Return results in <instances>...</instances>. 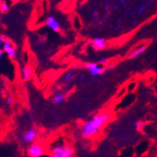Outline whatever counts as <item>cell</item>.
Wrapping results in <instances>:
<instances>
[{"mask_svg":"<svg viewBox=\"0 0 157 157\" xmlns=\"http://www.w3.org/2000/svg\"><path fill=\"white\" fill-rule=\"evenodd\" d=\"M109 6H110V2H107L105 4H104V6H105L106 8H108V7H109Z\"/></svg>","mask_w":157,"mask_h":157,"instance_id":"ffe728a7","label":"cell"},{"mask_svg":"<svg viewBox=\"0 0 157 157\" xmlns=\"http://www.w3.org/2000/svg\"><path fill=\"white\" fill-rule=\"evenodd\" d=\"M147 44L141 45L140 48L135 49L134 51H132V52H131L130 54L128 56V59H134L136 58V57H137V56H140V55H142L143 53L147 50Z\"/></svg>","mask_w":157,"mask_h":157,"instance_id":"30bf717a","label":"cell"},{"mask_svg":"<svg viewBox=\"0 0 157 157\" xmlns=\"http://www.w3.org/2000/svg\"><path fill=\"white\" fill-rule=\"evenodd\" d=\"M3 50H0V58H2V54H3Z\"/></svg>","mask_w":157,"mask_h":157,"instance_id":"603a6c76","label":"cell"},{"mask_svg":"<svg viewBox=\"0 0 157 157\" xmlns=\"http://www.w3.org/2000/svg\"><path fill=\"white\" fill-rule=\"evenodd\" d=\"M6 40H7V38H6V36H4V35H1V36H0V44H1V46L3 45V44H4Z\"/></svg>","mask_w":157,"mask_h":157,"instance_id":"e0dca14e","label":"cell"},{"mask_svg":"<svg viewBox=\"0 0 157 157\" xmlns=\"http://www.w3.org/2000/svg\"><path fill=\"white\" fill-rule=\"evenodd\" d=\"M149 5H150V3H149L147 1H146L144 4L141 5V6L138 8V10H136V12L138 13V15H142V14H144V12L145 10H147V8L148 7Z\"/></svg>","mask_w":157,"mask_h":157,"instance_id":"5bb4252c","label":"cell"},{"mask_svg":"<svg viewBox=\"0 0 157 157\" xmlns=\"http://www.w3.org/2000/svg\"><path fill=\"white\" fill-rule=\"evenodd\" d=\"M38 132L35 128H30L21 137V140L25 144H32L36 140Z\"/></svg>","mask_w":157,"mask_h":157,"instance_id":"8992f818","label":"cell"},{"mask_svg":"<svg viewBox=\"0 0 157 157\" xmlns=\"http://www.w3.org/2000/svg\"><path fill=\"white\" fill-rule=\"evenodd\" d=\"M76 75V71L75 70H70L68 71L66 74L64 75L63 76V84L65 86H67V85L70 84L71 83V81L73 80L74 77Z\"/></svg>","mask_w":157,"mask_h":157,"instance_id":"8fae6325","label":"cell"},{"mask_svg":"<svg viewBox=\"0 0 157 157\" xmlns=\"http://www.w3.org/2000/svg\"><path fill=\"white\" fill-rule=\"evenodd\" d=\"M99 24L101 25V26H103V25L105 24V23L104 22H99Z\"/></svg>","mask_w":157,"mask_h":157,"instance_id":"cb8c5ba5","label":"cell"},{"mask_svg":"<svg viewBox=\"0 0 157 157\" xmlns=\"http://www.w3.org/2000/svg\"><path fill=\"white\" fill-rule=\"evenodd\" d=\"M65 98H66V96L63 92H58L54 95L52 101H53V103L55 105H59L65 100Z\"/></svg>","mask_w":157,"mask_h":157,"instance_id":"7c38bea8","label":"cell"},{"mask_svg":"<svg viewBox=\"0 0 157 157\" xmlns=\"http://www.w3.org/2000/svg\"><path fill=\"white\" fill-rule=\"evenodd\" d=\"M2 50H3V52H4L10 59H15V57H16V50H15V48H14L13 44L9 41L8 39H7L4 44H3V45H2Z\"/></svg>","mask_w":157,"mask_h":157,"instance_id":"ba28073f","label":"cell"},{"mask_svg":"<svg viewBox=\"0 0 157 157\" xmlns=\"http://www.w3.org/2000/svg\"><path fill=\"white\" fill-rule=\"evenodd\" d=\"M52 157H73L75 150L71 146L64 144H58L51 149Z\"/></svg>","mask_w":157,"mask_h":157,"instance_id":"7a4b0ae2","label":"cell"},{"mask_svg":"<svg viewBox=\"0 0 157 157\" xmlns=\"http://www.w3.org/2000/svg\"><path fill=\"white\" fill-rule=\"evenodd\" d=\"M45 26L50 30H52L54 32H59L61 31V26L60 23H59L58 20L56 19V17L50 15L46 18L45 21H44Z\"/></svg>","mask_w":157,"mask_h":157,"instance_id":"277c9868","label":"cell"},{"mask_svg":"<svg viewBox=\"0 0 157 157\" xmlns=\"http://www.w3.org/2000/svg\"><path fill=\"white\" fill-rule=\"evenodd\" d=\"M120 2L123 5H126L127 4V0H120Z\"/></svg>","mask_w":157,"mask_h":157,"instance_id":"d6986e66","label":"cell"},{"mask_svg":"<svg viewBox=\"0 0 157 157\" xmlns=\"http://www.w3.org/2000/svg\"><path fill=\"white\" fill-rule=\"evenodd\" d=\"M12 103H13L12 97L9 95V96H7V97L6 98V99H5V103H6V105L10 106V105H11V104H12Z\"/></svg>","mask_w":157,"mask_h":157,"instance_id":"2e32d148","label":"cell"},{"mask_svg":"<svg viewBox=\"0 0 157 157\" xmlns=\"http://www.w3.org/2000/svg\"><path fill=\"white\" fill-rule=\"evenodd\" d=\"M107 63H108V59H107L106 58L100 59L99 61V63L100 64V65H102V66H103V65H106V64H107Z\"/></svg>","mask_w":157,"mask_h":157,"instance_id":"ac0fdd59","label":"cell"},{"mask_svg":"<svg viewBox=\"0 0 157 157\" xmlns=\"http://www.w3.org/2000/svg\"><path fill=\"white\" fill-rule=\"evenodd\" d=\"M90 45L97 52L99 51H102V50L105 49L107 45H108V43L106 41L105 39L100 37L95 38L94 39H92V41L90 43Z\"/></svg>","mask_w":157,"mask_h":157,"instance_id":"52a82bcc","label":"cell"},{"mask_svg":"<svg viewBox=\"0 0 157 157\" xmlns=\"http://www.w3.org/2000/svg\"><path fill=\"white\" fill-rule=\"evenodd\" d=\"M109 117L110 116L107 113H99L94 116L82 126V136L85 138H91L96 136L103 125L108 122Z\"/></svg>","mask_w":157,"mask_h":157,"instance_id":"6da1fadb","label":"cell"},{"mask_svg":"<svg viewBox=\"0 0 157 157\" xmlns=\"http://www.w3.org/2000/svg\"><path fill=\"white\" fill-rule=\"evenodd\" d=\"M120 24L117 25V26H116V28H115V29H114V31H117V30L120 29Z\"/></svg>","mask_w":157,"mask_h":157,"instance_id":"7402d4cb","label":"cell"},{"mask_svg":"<svg viewBox=\"0 0 157 157\" xmlns=\"http://www.w3.org/2000/svg\"><path fill=\"white\" fill-rule=\"evenodd\" d=\"M99 65L100 64L99 63H87L85 64V67L88 70L89 73L92 76H97L104 71L103 67L99 66Z\"/></svg>","mask_w":157,"mask_h":157,"instance_id":"5b68a950","label":"cell"},{"mask_svg":"<svg viewBox=\"0 0 157 157\" xmlns=\"http://www.w3.org/2000/svg\"><path fill=\"white\" fill-rule=\"evenodd\" d=\"M0 11L2 14H6L9 11V6L5 0H2L0 2Z\"/></svg>","mask_w":157,"mask_h":157,"instance_id":"4fadbf2b","label":"cell"},{"mask_svg":"<svg viewBox=\"0 0 157 157\" xmlns=\"http://www.w3.org/2000/svg\"><path fill=\"white\" fill-rule=\"evenodd\" d=\"M27 152V155L31 157H40L44 155L45 151L43 145L38 143H34L28 147Z\"/></svg>","mask_w":157,"mask_h":157,"instance_id":"3957f363","label":"cell"},{"mask_svg":"<svg viewBox=\"0 0 157 157\" xmlns=\"http://www.w3.org/2000/svg\"><path fill=\"white\" fill-rule=\"evenodd\" d=\"M144 124L142 122H137L136 124V130L138 131H143L144 130Z\"/></svg>","mask_w":157,"mask_h":157,"instance_id":"9a60e30c","label":"cell"},{"mask_svg":"<svg viewBox=\"0 0 157 157\" xmlns=\"http://www.w3.org/2000/svg\"><path fill=\"white\" fill-rule=\"evenodd\" d=\"M98 15H99V14H98L97 11H94V12H93V15H92V16H93V17H97Z\"/></svg>","mask_w":157,"mask_h":157,"instance_id":"44dd1931","label":"cell"},{"mask_svg":"<svg viewBox=\"0 0 157 157\" xmlns=\"http://www.w3.org/2000/svg\"><path fill=\"white\" fill-rule=\"evenodd\" d=\"M21 78L24 81L30 80L32 77V68L30 65H24L20 71Z\"/></svg>","mask_w":157,"mask_h":157,"instance_id":"9c48e42d","label":"cell"}]
</instances>
